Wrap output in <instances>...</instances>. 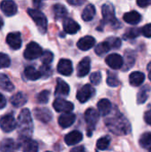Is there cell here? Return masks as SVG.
I'll list each match as a JSON object with an SVG mask.
<instances>
[{"instance_id": "cell-1", "label": "cell", "mask_w": 151, "mask_h": 152, "mask_svg": "<svg viewBox=\"0 0 151 152\" xmlns=\"http://www.w3.org/2000/svg\"><path fill=\"white\" fill-rule=\"evenodd\" d=\"M105 125L110 132L117 135H125L131 131V125L129 121L119 112L105 119Z\"/></svg>"}, {"instance_id": "cell-2", "label": "cell", "mask_w": 151, "mask_h": 152, "mask_svg": "<svg viewBox=\"0 0 151 152\" xmlns=\"http://www.w3.org/2000/svg\"><path fill=\"white\" fill-rule=\"evenodd\" d=\"M18 133L20 139L30 138L33 133V122L30 111L28 109H23L18 117Z\"/></svg>"}, {"instance_id": "cell-3", "label": "cell", "mask_w": 151, "mask_h": 152, "mask_svg": "<svg viewBox=\"0 0 151 152\" xmlns=\"http://www.w3.org/2000/svg\"><path fill=\"white\" fill-rule=\"evenodd\" d=\"M28 13L35 21L39 31L42 34L45 33L47 29V19L45 15L42 12L36 9H28Z\"/></svg>"}, {"instance_id": "cell-4", "label": "cell", "mask_w": 151, "mask_h": 152, "mask_svg": "<svg viewBox=\"0 0 151 152\" xmlns=\"http://www.w3.org/2000/svg\"><path fill=\"white\" fill-rule=\"evenodd\" d=\"M102 17L106 23L111 25L112 27L117 28L119 26V22L115 15L114 6L110 3H106L102 5Z\"/></svg>"}, {"instance_id": "cell-5", "label": "cell", "mask_w": 151, "mask_h": 152, "mask_svg": "<svg viewBox=\"0 0 151 152\" xmlns=\"http://www.w3.org/2000/svg\"><path fill=\"white\" fill-rule=\"evenodd\" d=\"M43 54V50L41 48V46L36 44V42H30L29 44H28V45L26 46V49L24 51V58L29 61L37 59L39 57H41Z\"/></svg>"}, {"instance_id": "cell-6", "label": "cell", "mask_w": 151, "mask_h": 152, "mask_svg": "<svg viewBox=\"0 0 151 152\" xmlns=\"http://www.w3.org/2000/svg\"><path fill=\"white\" fill-rule=\"evenodd\" d=\"M99 118H100L99 111H97L96 110H94L93 108H90L85 111V122H86L88 129H89V132H88L89 136H91V131L94 129L96 124L98 123Z\"/></svg>"}, {"instance_id": "cell-7", "label": "cell", "mask_w": 151, "mask_h": 152, "mask_svg": "<svg viewBox=\"0 0 151 152\" xmlns=\"http://www.w3.org/2000/svg\"><path fill=\"white\" fill-rule=\"evenodd\" d=\"M17 126V122L12 114H7L0 119V127L5 133L13 131Z\"/></svg>"}, {"instance_id": "cell-8", "label": "cell", "mask_w": 151, "mask_h": 152, "mask_svg": "<svg viewBox=\"0 0 151 152\" xmlns=\"http://www.w3.org/2000/svg\"><path fill=\"white\" fill-rule=\"evenodd\" d=\"M94 88L91 85L86 84L78 90L77 94V99L81 103H85L94 94Z\"/></svg>"}, {"instance_id": "cell-9", "label": "cell", "mask_w": 151, "mask_h": 152, "mask_svg": "<svg viewBox=\"0 0 151 152\" xmlns=\"http://www.w3.org/2000/svg\"><path fill=\"white\" fill-rule=\"evenodd\" d=\"M53 106L57 112H63V113H70L74 109L73 103L61 98L56 99L53 102Z\"/></svg>"}, {"instance_id": "cell-10", "label": "cell", "mask_w": 151, "mask_h": 152, "mask_svg": "<svg viewBox=\"0 0 151 152\" xmlns=\"http://www.w3.org/2000/svg\"><path fill=\"white\" fill-rule=\"evenodd\" d=\"M19 147L21 148L22 152H37L38 151V144L36 141L30 138H20Z\"/></svg>"}, {"instance_id": "cell-11", "label": "cell", "mask_w": 151, "mask_h": 152, "mask_svg": "<svg viewBox=\"0 0 151 152\" xmlns=\"http://www.w3.org/2000/svg\"><path fill=\"white\" fill-rule=\"evenodd\" d=\"M106 63L113 69H119L124 65V58L118 53H112L106 58Z\"/></svg>"}, {"instance_id": "cell-12", "label": "cell", "mask_w": 151, "mask_h": 152, "mask_svg": "<svg viewBox=\"0 0 151 152\" xmlns=\"http://www.w3.org/2000/svg\"><path fill=\"white\" fill-rule=\"evenodd\" d=\"M7 45L13 50H18L21 47V37L20 32H12L9 33L6 37Z\"/></svg>"}, {"instance_id": "cell-13", "label": "cell", "mask_w": 151, "mask_h": 152, "mask_svg": "<svg viewBox=\"0 0 151 152\" xmlns=\"http://www.w3.org/2000/svg\"><path fill=\"white\" fill-rule=\"evenodd\" d=\"M57 70L60 74L63 76H70L73 72V66L71 61L68 59L60 60L57 66Z\"/></svg>"}, {"instance_id": "cell-14", "label": "cell", "mask_w": 151, "mask_h": 152, "mask_svg": "<svg viewBox=\"0 0 151 152\" xmlns=\"http://www.w3.org/2000/svg\"><path fill=\"white\" fill-rule=\"evenodd\" d=\"M34 115L37 120H39L43 123H48L49 121H51V119L53 118L52 112L45 108L35 109L34 110Z\"/></svg>"}, {"instance_id": "cell-15", "label": "cell", "mask_w": 151, "mask_h": 152, "mask_svg": "<svg viewBox=\"0 0 151 152\" xmlns=\"http://www.w3.org/2000/svg\"><path fill=\"white\" fill-rule=\"evenodd\" d=\"M0 8L6 16H12L17 12V5L13 1L11 0L2 1L0 4Z\"/></svg>"}, {"instance_id": "cell-16", "label": "cell", "mask_w": 151, "mask_h": 152, "mask_svg": "<svg viewBox=\"0 0 151 152\" xmlns=\"http://www.w3.org/2000/svg\"><path fill=\"white\" fill-rule=\"evenodd\" d=\"M91 69V59L89 57H85L77 65V76L83 77L86 76Z\"/></svg>"}, {"instance_id": "cell-17", "label": "cell", "mask_w": 151, "mask_h": 152, "mask_svg": "<svg viewBox=\"0 0 151 152\" xmlns=\"http://www.w3.org/2000/svg\"><path fill=\"white\" fill-rule=\"evenodd\" d=\"M76 121V115L73 113H64L59 117L58 122L62 128H68Z\"/></svg>"}, {"instance_id": "cell-18", "label": "cell", "mask_w": 151, "mask_h": 152, "mask_svg": "<svg viewBox=\"0 0 151 152\" xmlns=\"http://www.w3.org/2000/svg\"><path fill=\"white\" fill-rule=\"evenodd\" d=\"M63 29L68 34H76L80 29V25L74 20L67 18L63 21Z\"/></svg>"}, {"instance_id": "cell-19", "label": "cell", "mask_w": 151, "mask_h": 152, "mask_svg": "<svg viewBox=\"0 0 151 152\" xmlns=\"http://www.w3.org/2000/svg\"><path fill=\"white\" fill-rule=\"evenodd\" d=\"M95 45V39L91 36H85L80 38L77 42V47L82 51H87L93 47Z\"/></svg>"}, {"instance_id": "cell-20", "label": "cell", "mask_w": 151, "mask_h": 152, "mask_svg": "<svg viewBox=\"0 0 151 152\" xmlns=\"http://www.w3.org/2000/svg\"><path fill=\"white\" fill-rule=\"evenodd\" d=\"M64 140L67 145L69 146L75 145L83 140V134L79 131H72L65 136Z\"/></svg>"}, {"instance_id": "cell-21", "label": "cell", "mask_w": 151, "mask_h": 152, "mask_svg": "<svg viewBox=\"0 0 151 152\" xmlns=\"http://www.w3.org/2000/svg\"><path fill=\"white\" fill-rule=\"evenodd\" d=\"M97 107H98V110H99L100 115H101L102 117H106L107 115H109V113L112 110L111 102L107 99L101 100L98 102Z\"/></svg>"}, {"instance_id": "cell-22", "label": "cell", "mask_w": 151, "mask_h": 152, "mask_svg": "<svg viewBox=\"0 0 151 152\" xmlns=\"http://www.w3.org/2000/svg\"><path fill=\"white\" fill-rule=\"evenodd\" d=\"M19 145L12 139H4L0 142V151L1 152H14Z\"/></svg>"}, {"instance_id": "cell-23", "label": "cell", "mask_w": 151, "mask_h": 152, "mask_svg": "<svg viewBox=\"0 0 151 152\" xmlns=\"http://www.w3.org/2000/svg\"><path fill=\"white\" fill-rule=\"evenodd\" d=\"M69 86L61 78L57 79V86L55 88V95L67 96L69 93Z\"/></svg>"}, {"instance_id": "cell-24", "label": "cell", "mask_w": 151, "mask_h": 152, "mask_svg": "<svg viewBox=\"0 0 151 152\" xmlns=\"http://www.w3.org/2000/svg\"><path fill=\"white\" fill-rule=\"evenodd\" d=\"M124 20L126 23L135 25V24H138L142 20V15L136 11H131L129 12H126L124 15Z\"/></svg>"}, {"instance_id": "cell-25", "label": "cell", "mask_w": 151, "mask_h": 152, "mask_svg": "<svg viewBox=\"0 0 151 152\" xmlns=\"http://www.w3.org/2000/svg\"><path fill=\"white\" fill-rule=\"evenodd\" d=\"M144 80H145V75L140 71L133 72L129 77V82L133 86H141L144 82Z\"/></svg>"}, {"instance_id": "cell-26", "label": "cell", "mask_w": 151, "mask_h": 152, "mask_svg": "<svg viewBox=\"0 0 151 152\" xmlns=\"http://www.w3.org/2000/svg\"><path fill=\"white\" fill-rule=\"evenodd\" d=\"M95 13H96L95 6L92 4H89L86 5V7H85L82 12V19L85 21H90L93 19V17L95 16Z\"/></svg>"}, {"instance_id": "cell-27", "label": "cell", "mask_w": 151, "mask_h": 152, "mask_svg": "<svg viewBox=\"0 0 151 152\" xmlns=\"http://www.w3.org/2000/svg\"><path fill=\"white\" fill-rule=\"evenodd\" d=\"M24 75H25V77H26V78L28 80H31V81L37 80L38 78L41 77V74H40L39 70H36L32 66H28V67L25 68Z\"/></svg>"}, {"instance_id": "cell-28", "label": "cell", "mask_w": 151, "mask_h": 152, "mask_svg": "<svg viewBox=\"0 0 151 152\" xmlns=\"http://www.w3.org/2000/svg\"><path fill=\"white\" fill-rule=\"evenodd\" d=\"M27 102V97L24 94L22 93H17L15 94H13L11 97V103L15 107V108H19L23 106L25 103Z\"/></svg>"}, {"instance_id": "cell-29", "label": "cell", "mask_w": 151, "mask_h": 152, "mask_svg": "<svg viewBox=\"0 0 151 152\" xmlns=\"http://www.w3.org/2000/svg\"><path fill=\"white\" fill-rule=\"evenodd\" d=\"M53 11L54 17L57 20L63 19L68 14V11H67L66 7L63 4H54L53 7Z\"/></svg>"}, {"instance_id": "cell-30", "label": "cell", "mask_w": 151, "mask_h": 152, "mask_svg": "<svg viewBox=\"0 0 151 152\" xmlns=\"http://www.w3.org/2000/svg\"><path fill=\"white\" fill-rule=\"evenodd\" d=\"M0 88L7 92H12L14 89L12 83L9 80L8 77L4 74H0Z\"/></svg>"}, {"instance_id": "cell-31", "label": "cell", "mask_w": 151, "mask_h": 152, "mask_svg": "<svg viewBox=\"0 0 151 152\" xmlns=\"http://www.w3.org/2000/svg\"><path fill=\"white\" fill-rule=\"evenodd\" d=\"M135 62V53L133 51H126L125 54V67L124 70L131 69Z\"/></svg>"}, {"instance_id": "cell-32", "label": "cell", "mask_w": 151, "mask_h": 152, "mask_svg": "<svg viewBox=\"0 0 151 152\" xmlns=\"http://www.w3.org/2000/svg\"><path fill=\"white\" fill-rule=\"evenodd\" d=\"M140 145L147 150H151V133H144L140 138Z\"/></svg>"}, {"instance_id": "cell-33", "label": "cell", "mask_w": 151, "mask_h": 152, "mask_svg": "<svg viewBox=\"0 0 151 152\" xmlns=\"http://www.w3.org/2000/svg\"><path fill=\"white\" fill-rule=\"evenodd\" d=\"M150 91V89L149 86H144V87H142V88L139 91L138 96H137V102H138L139 104L144 103V102L147 101V99H148V97H149Z\"/></svg>"}, {"instance_id": "cell-34", "label": "cell", "mask_w": 151, "mask_h": 152, "mask_svg": "<svg viewBox=\"0 0 151 152\" xmlns=\"http://www.w3.org/2000/svg\"><path fill=\"white\" fill-rule=\"evenodd\" d=\"M110 144V137L106 135V136H103L101 138H100L98 141H97V143H96V146H97V149L100 150V151H105L106 149L109 148Z\"/></svg>"}, {"instance_id": "cell-35", "label": "cell", "mask_w": 151, "mask_h": 152, "mask_svg": "<svg viewBox=\"0 0 151 152\" xmlns=\"http://www.w3.org/2000/svg\"><path fill=\"white\" fill-rule=\"evenodd\" d=\"M142 32V29L138 28H131L129 29H127L125 31V33L124 34V38L125 39H133L136 38L140 36Z\"/></svg>"}, {"instance_id": "cell-36", "label": "cell", "mask_w": 151, "mask_h": 152, "mask_svg": "<svg viewBox=\"0 0 151 152\" xmlns=\"http://www.w3.org/2000/svg\"><path fill=\"white\" fill-rule=\"evenodd\" d=\"M111 49L110 45H109V43L105 40L102 43H100L96 47H95V53L98 55H102L106 53H108L109 50Z\"/></svg>"}, {"instance_id": "cell-37", "label": "cell", "mask_w": 151, "mask_h": 152, "mask_svg": "<svg viewBox=\"0 0 151 152\" xmlns=\"http://www.w3.org/2000/svg\"><path fill=\"white\" fill-rule=\"evenodd\" d=\"M107 84L111 87H117L120 85V81L118 80L117 77L115 74L109 71L107 77Z\"/></svg>"}, {"instance_id": "cell-38", "label": "cell", "mask_w": 151, "mask_h": 152, "mask_svg": "<svg viewBox=\"0 0 151 152\" xmlns=\"http://www.w3.org/2000/svg\"><path fill=\"white\" fill-rule=\"evenodd\" d=\"M49 97H50V92L47 90H44L42 92H40L37 96H36V101L38 103L41 104H45L48 102L49 101Z\"/></svg>"}, {"instance_id": "cell-39", "label": "cell", "mask_w": 151, "mask_h": 152, "mask_svg": "<svg viewBox=\"0 0 151 152\" xmlns=\"http://www.w3.org/2000/svg\"><path fill=\"white\" fill-rule=\"evenodd\" d=\"M53 60V54L50 51H45L43 53L41 56V61L43 62V65H50V63Z\"/></svg>"}, {"instance_id": "cell-40", "label": "cell", "mask_w": 151, "mask_h": 152, "mask_svg": "<svg viewBox=\"0 0 151 152\" xmlns=\"http://www.w3.org/2000/svg\"><path fill=\"white\" fill-rule=\"evenodd\" d=\"M10 64H11V61L8 55L3 53H0V69L8 68Z\"/></svg>"}, {"instance_id": "cell-41", "label": "cell", "mask_w": 151, "mask_h": 152, "mask_svg": "<svg viewBox=\"0 0 151 152\" xmlns=\"http://www.w3.org/2000/svg\"><path fill=\"white\" fill-rule=\"evenodd\" d=\"M39 72L41 74V77L46 78L52 75V69L50 65H42L39 69Z\"/></svg>"}, {"instance_id": "cell-42", "label": "cell", "mask_w": 151, "mask_h": 152, "mask_svg": "<svg viewBox=\"0 0 151 152\" xmlns=\"http://www.w3.org/2000/svg\"><path fill=\"white\" fill-rule=\"evenodd\" d=\"M106 41L109 43V45H110L111 48H119L121 46V40L118 37H109L108 39H106Z\"/></svg>"}, {"instance_id": "cell-43", "label": "cell", "mask_w": 151, "mask_h": 152, "mask_svg": "<svg viewBox=\"0 0 151 152\" xmlns=\"http://www.w3.org/2000/svg\"><path fill=\"white\" fill-rule=\"evenodd\" d=\"M90 81L93 86H98L101 81V72L96 71V72L93 73L90 76Z\"/></svg>"}, {"instance_id": "cell-44", "label": "cell", "mask_w": 151, "mask_h": 152, "mask_svg": "<svg viewBox=\"0 0 151 152\" xmlns=\"http://www.w3.org/2000/svg\"><path fill=\"white\" fill-rule=\"evenodd\" d=\"M142 33L146 37H151V23L147 24L143 28H142Z\"/></svg>"}, {"instance_id": "cell-45", "label": "cell", "mask_w": 151, "mask_h": 152, "mask_svg": "<svg viewBox=\"0 0 151 152\" xmlns=\"http://www.w3.org/2000/svg\"><path fill=\"white\" fill-rule=\"evenodd\" d=\"M137 4L141 7H147L151 4V0H138Z\"/></svg>"}, {"instance_id": "cell-46", "label": "cell", "mask_w": 151, "mask_h": 152, "mask_svg": "<svg viewBox=\"0 0 151 152\" xmlns=\"http://www.w3.org/2000/svg\"><path fill=\"white\" fill-rule=\"evenodd\" d=\"M5 105H6L5 97H4L2 94H0V110L4 109V108L5 107Z\"/></svg>"}, {"instance_id": "cell-47", "label": "cell", "mask_w": 151, "mask_h": 152, "mask_svg": "<svg viewBox=\"0 0 151 152\" xmlns=\"http://www.w3.org/2000/svg\"><path fill=\"white\" fill-rule=\"evenodd\" d=\"M68 3L69 4H73V5H81L83 4H85V1L84 0H69Z\"/></svg>"}, {"instance_id": "cell-48", "label": "cell", "mask_w": 151, "mask_h": 152, "mask_svg": "<svg viewBox=\"0 0 151 152\" xmlns=\"http://www.w3.org/2000/svg\"><path fill=\"white\" fill-rule=\"evenodd\" d=\"M144 119L147 122V124L151 126V112H146L144 115Z\"/></svg>"}, {"instance_id": "cell-49", "label": "cell", "mask_w": 151, "mask_h": 152, "mask_svg": "<svg viewBox=\"0 0 151 152\" xmlns=\"http://www.w3.org/2000/svg\"><path fill=\"white\" fill-rule=\"evenodd\" d=\"M69 152H85V150L84 146H78V147L72 149Z\"/></svg>"}, {"instance_id": "cell-50", "label": "cell", "mask_w": 151, "mask_h": 152, "mask_svg": "<svg viewBox=\"0 0 151 152\" xmlns=\"http://www.w3.org/2000/svg\"><path fill=\"white\" fill-rule=\"evenodd\" d=\"M4 26V21H3V19L0 17V29L2 28V27Z\"/></svg>"}, {"instance_id": "cell-51", "label": "cell", "mask_w": 151, "mask_h": 152, "mask_svg": "<svg viewBox=\"0 0 151 152\" xmlns=\"http://www.w3.org/2000/svg\"><path fill=\"white\" fill-rule=\"evenodd\" d=\"M147 69H148V70H149V71H151V62L149 63V65H148Z\"/></svg>"}, {"instance_id": "cell-52", "label": "cell", "mask_w": 151, "mask_h": 152, "mask_svg": "<svg viewBox=\"0 0 151 152\" xmlns=\"http://www.w3.org/2000/svg\"><path fill=\"white\" fill-rule=\"evenodd\" d=\"M149 77H150V80L151 81V71H150V74H149Z\"/></svg>"}, {"instance_id": "cell-53", "label": "cell", "mask_w": 151, "mask_h": 152, "mask_svg": "<svg viewBox=\"0 0 151 152\" xmlns=\"http://www.w3.org/2000/svg\"><path fill=\"white\" fill-rule=\"evenodd\" d=\"M149 152H151V150H150V151H149Z\"/></svg>"}, {"instance_id": "cell-54", "label": "cell", "mask_w": 151, "mask_h": 152, "mask_svg": "<svg viewBox=\"0 0 151 152\" xmlns=\"http://www.w3.org/2000/svg\"><path fill=\"white\" fill-rule=\"evenodd\" d=\"M46 152H50V151H46Z\"/></svg>"}]
</instances>
